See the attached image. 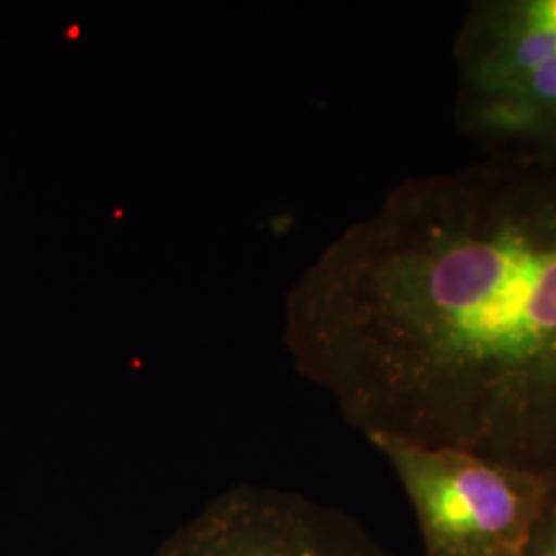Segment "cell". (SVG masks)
Here are the masks:
<instances>
[{"label":"cell","instance_id":"6da1fadb","mask_svg":"<svg viewBox=\"0 0 556 556\" xmlns=\"http://www.w3.org/2000/svg\"><path fill=\"white\" fill-rule=\"evenodd\" d=\"M285 342L365 438L556 484V153L397 184L299 278Z\"/></svg>","mask_w":556,"mask_h":556},{"label":"cell","instance_id":"7a4b0ae2","mask_svg":"<svg viewBox=\"0 0 556 556\" xmlns=\"http://www.w3.org/2000/svg\"><path fill=\"white\" fill-rule=\"evenodd\" d=\"M454 116L484 155L556 153V0H477L454 40Z\"/></svg>","mask_w":556,"mask_h":556},{"label":"cell","instance_id":"3957f363","mask_svg":"<svg viewBox=\"0 0 556 556\" xmlns=\"http://www.w3.org/2000/svg\"><path fill=\"white\" fill-rule=\"evenodd\" d=\"M410 498L427 556H521L556 498L548 478L452 447L369 439Z\"/></svg>","mask_w":556,"mask_h":556},{"label":"cell","instance_id":"277c9868","mask_svg":"<svg viewBox=\"0 0 556 556\" xmlns=\"http://www.w3.org/2000/svg\"><path fill=\"white\" fill-rule=\"evenodd\" d=\"M149 556H390L355 517L291 491L238 484Z\"/></svg>","mask_w":556,"mask_h":556},{"label":"cell","instance_id":"5b68a950","mask_svg":"<svg viewBox=\"0 0 556 556\" xmlns=\"http://www.w3.org/2000/svg\"><path fill=\"white\" fill-rule=\"evenodd\" d=\"M521 556H556V498L538 519Z\"/></svg>","mask_w":556,"mask_h":556}]
</instances>
